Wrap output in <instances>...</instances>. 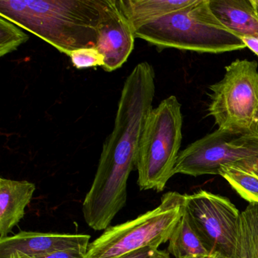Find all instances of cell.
I'll list each match as a JSON object with an SVG mask.
<instances>
[{
  "instance_id": "1",
  "label": "cell",
  "mask_w": 258,
  "mask_h": 258,
  "mask_svg": "<svg viewBox=\"0 0 258 258\" xmlns=\"http://www.w3.org/2000/svg\"><path fill=\"white\" fill-rule=\"evenodd\" d=\"M107 0H1L0 16L52 45L61 53L96 47Z\"/></svg>"
},
{
  "instance_id": "2",
  "label": "cell",
  "mask_w": 258,
  "mask_h": 258,
  "mask_svg": "<svg viewBox=\"0 0 258 258\" xmlns=\"http://www.w3.org/2000/svg\"><path fill=\"white\" fill-rule=\"evenodd\" d=\"M135 37L161 49L217 54L246 48L241 37L216 16L210 0H196L189 7L146 24L136 30Z\"/></svg>"
},
{
  "instance_id": "3",
  "label": "cell",
  "mask_w": 258,
  "mask_h": 258,
  "mask_svg": "<svg viewBox=\"0 0 258 258\" xmlns=\"http://www.w3.org/2000/svg\"><path fill=\"white\" fill-rule=\"evenodd\" d=\"M182 128L181 104L176 96L164 99L149 113L140 138L136 166L140 190L164 191L174 175Z\"/></svg>"
},
{
  "instance_id": "4",
  "label": "cell",
  "mask_w": 258,
  "mask_h": 258,
  "mask_svg": "<svg viewBox=\"0 0 258 258\" xmlns=\"http://www.w3.org/2000/svg\"><path fill=\"white\" fill-rule=\"evenodd\" d=\"M185 194L168 191L160 205L134 220L109 226L89 244L86 258H117L169 241L185 211Z\"/></svg>"
},
{
  "instance_id": "5",
  "label": "cell",
  "mask_w": 258,
  "mask_h": 258,
  "mask_svg": "<svg viewBox=\"0 0 258 258\" xmlns=\"http://www.w3.org/2000/svg\"><path fill=\"white\" fill-rule=\"evenodd\" d=\"M208 114L217 129L237 137H258V63L236 59L210 86Z\"/></svg>"
},
{
  "instance_id": "6",
  "label": "cell",
  "mask_w": 258,
  "mask_h": 258,
  "mask_svg": "<svg viewBox=\"0 0 258 258\" xmlns=\"http://www.w3.org/2000/svg\"><path fill=\"white\" fill-rule=\"evenodd\" d=\"M185 212L211 254L232 257L241 212L228 198L206 190L185 194Z\"/></svg>"
},
{
  "instance_id": "7",
  "label": "cell",
  "mask_w": 258,
  "mask_h": 258,
  "mask_svg": "<svg viewBox=\"0 0 258 258\" xmlns=\"http://www.w3.org/2000/svg\"><path fill=\"white\" fill-rule=\"evenodd\" d=\"M254 155L240 137L217 129L179 152L174 175H220L223 166L237 164Z\"/></svg>"
},
{
  "instance_id": "8",
  "label": "cell",
  "mask_w": 258,
  "mask_h": 258,
  "mask_svg": "<svg viewBox=\"0 0 258 258\" xmlns=\"http://www.w3.org/2000/svg\"><path fill=\"white\" fill-rule=\"evenodd\" d=\"M135 31L120 0H107L97 28L96 47L105 57L103 69L112 72L127 61L134 49Z\"/></svg>"
},
{
  "instance_id": "9",
  "label": "cell",
  "mask_w": 258,
  "mask_h": 258,
  "mask_svg": "<svg viewBox=\"0 0 258 258\" xmlns=\"http://www.w3.org/2000/svg\"><path fill=\"white\" fill-rule=\"evenodd\" d=\"M90 235L22 231L0 238V258L38 257L61 250L88 249Z\"/></svg>"
},
{
  "instance_id": "10",
  "label": "cell",
  "mask_w": 258,
  "mask_h": 258,
  "mask_svg": "<svg viewBox=\"0 0 258 258\" xmlns=\"http://www.w3.org/2000/svg\"><path fill=\"white\" fill-rule=\"evenodd\" d=\"M36 185L28 181L0 179V238L11 233L25 217Z\"/></svg>"
},
{
  "instance_id": "11",
  "label": "cell",
  "mask_w": 258,
  "mask_h": 258,
  "mask_svg": "<svg viewBox=\"0 0 258 258\" xmlns=\"http://www.w3.org/2000/svg\"><path fill=\"white\" fill-rule=\"evenodd\" d=\"M217 18L241 37L258 40V16L251 0H210Z\"/></svg>"
},
{
  "instance_id": "12",
  "label": "cell",
  "mask_w": 258,
  "mask_h": 258,
  "mask_svg": "<svg viewBox=\"0 0 258 258\" xmlns=\"http://www.w3.org/2000/svg\"><path fill=\"white\" fill-rule=\"evenodd\" d=\"M195 2L196 0H120V7L134 31Z\"/></svg>"
},
{
  "instance_id": "13",
  "label": "cell",
  "mask_w": 258,
  "mask_h": 258,
  "mask_svg": "<svg viewBox=\"0 0 258 258\" xmlns=\"http://www.w3.org/2000/svg\"><path fill=\"white\" fill-rule=\"evenodd\" d=\"M167 252L175 258L212 255L205 247L185 211L169 240Z\"/></svg>"
},
{
  "instance_id": "14",
  "label": "cell",
  "mask_w": 258,
  "mask_h": 258,
  "mask_svg": "<svg viewBox=\"0 0 258 258\" xmlns=\"http://www.w3.org/2000/svg\"><path fill=\"white\" fill-rule=\"evenodd\" d=\"M231 258H258V204H248L241 211Z\"/></svg>"
},
{
  "instance_id": "15",
  "label": "cell",
  "mask_w": 258,
  "mask_h": 258,
  "mask_svg": "<svg viewBox=\"0 0 258 258\" xmlns=\"http://www.w3.org/2000/svg\"><path fill=\"white\" fill-rule=\"evenodd\" d=\"M220 176L249 204H258V176L235 164L223 166Z\"/></svg>"
},
{
  "instance_id": "16",
  "label": "cell",
  "mask_w": 258,
  "mask_h": 258,
  "mask_svg": "<svg viewBox=\"0 0 258 258\" xmlns=\"http://www.w3.org/2000/svg\"><path fill=\"white\" fill-rule=\"evenodd\" d=\"M22 28L6 18L0 16V56L4 57L17 50L29 40Z\"/></svg>"
},
{
  "instance_id": "17",
  "label": "cell",
  "mask_w": 258,
  "mask_h": 258,
  "mask_svg": "<svg viewBox=\"0 0 258 258\" xmlns=\"http://www.w3.org/2000/svg\"><path fill=\"white\" fill-rule=\"evenodd\" d=\"M74 67L77 69L102 68L105 63V57L96 47H84L72 51L68 55Z\"/></svg>"
},
{
  "instance_id": "18",
  "label": "cell",
  "mask_w": 258,
  "mask_h": 258,
  "mask_svg": "<svg viewBox=\"0 0 258 258\" xmlns=\"http://www.w3.org/2000/svg\"><path fill=\"white\" fill-rule=\"evenodd\" d=\"M240 138L246 146L250 148L251 150L255 152V155L249 157L247 159L239 161L235 165L250 170V171L253 172L258 176V137H240Z\"/></svg>"
},
{
  "instance_id": "19",
  "label": "cell",
  "mask_w": 258,
  "mask_h": 258,
  "mask_svg": "<svg viewBox=\"0 0 258 258\" xmlns=\"http://www.w3.org/2000/svg\"><path fill=\"white\" fill-rule=\"evenodd\" d=\"M87 251V249L84 248L69 249V250L55 252V253L45 255V256H38V257L28 258H86Z\"/></svg>"
},
{
  "instance_id": "20",
  "label": "cell",
  "mask_w": 258,
  "mask_h": 258,
  "mask_svg": "<svg viewBox=\"0 0 258 258\" xmlns=\"http://www.w3.org/2000/svg\"><path fill=\"white\" fill-rule=\"evenodd\" d=\"M158 250L159 249L154 248V247H144L117 258H151Z\"/></svg>"
},
{
  "instance_id": "21",
  "label": "cell",
  "mask_w": 258,
  "mask_h": 258,
  "mask_svg": "<svg viewBox=\"0 0 258 258\" xmlns=\"http://www.w3.org/2000/svg\"><path fill=\"white\" fill-rule=\"evenodd\" d=\"M241 40L245 44L246 48H248L256 56H258V40L252 37H242Z\"/></svg>"
},
{
  "instance_id": "22",
  "label": "cell",
  "mask_w": 258,
  "mask_h": 258,
  "mask_svg": "<svg viewBox=\"0 0 258 258\" xmlns=\"http://www.w3.org/2000/svg\"><path fill=\"white\" fill-rule=\"evenodd\" d=\"M151 258H170V253L166 250H158Z\"/></svg>"
},
{
  "instance_id": "23",
  "label": "cell",
  "mask_w": 258,
  "mask_h": 258,
  "mask_svg": "<svg viewBox=\"0 0 258 258\" xmlns=\"http://www.w3.org/2000/svg\"><path fill=\"white\" fill-rule=\"evenodd\" d=\"M186 258H225L223 256H220L218 254L209 255V256H189Z\"/></svg>"
},
{
  "instance_id": "24",
  "label": "cell",
  "mask_w": 258,
  "mask_h": 258,
  "mask_svg": "<svg viewBox=\"0 0 258 258\" xmlns=\"http://www.w3.org/2000/svg\"><path fill=\"white\" fill-rule=\"evenodd\" d=\"M252 4H253V8L256 11V14L258 16V0H251Z\"/></svg>"
}]
</instances>
